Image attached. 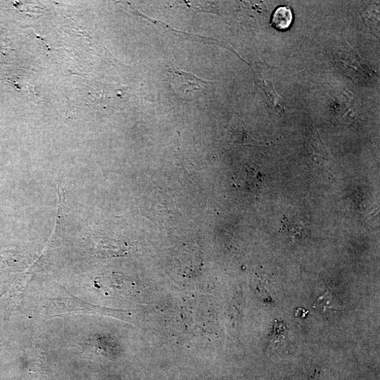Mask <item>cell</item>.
Listing matches in <instances>:
<instances>
[{"mask_svg": "<svg viewBox=\"0 0 380 380\" xmlns=\"http://www.w3.org/2000/svg\"><path fill=\"white\" fill-rule=\"evenodd\" d=\"M168 81L172 89L181 94H187L208 88L211 81L200 79L194 74L187 72L177 65L168 67Z\"/></svg>", "mask_w": 380, "mask_h": 380, "instance_id": "6da1fadb", "label": "cell"}, {"mask_svg": "<svg viewBox=\"0 0 380 380\" xmlns=\"http://www.w3.org/2000/svg\"><path fill=\"white\" fill-rule=\"evenodd\" d=\"M288 329L284 323L275 321L269 337V350H287L289 348Z\"/></svg>", "mask_w": 380, "mask_h": 380, "instance_id": "7a4b0ae2", "label": "cell"}, {"mask_svg": "<svg viewBox=\"0 0 380 380\" xmlns=\"http://www.w3.org/2000/svg\"><path fill=\"white\" fill-rule=\"evenodd\" d=\"M293 22V13L287 6H281L274 10L272 16L271 26L280 30L289 29Z\"/></svg>", "mask_w": 380, "mask_h": 380, "instance_id": "3957f363", "label": "cell"}, {"mask_svg": "<svg viewBox=\"0 0 380 380\" xmlns=\"http://www.w3.org/2000/svg\"><path fill=\"white\" fill-rule=\"evenodd\" d=\"M283 230L294 240H299L304 237L306 228L299 220L288 217L283 220Z\"/></svg>", "mask_w": 380, "mask_h": 380, "instance_id": "277c9868", "label": "cell"}]
</instances>
